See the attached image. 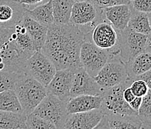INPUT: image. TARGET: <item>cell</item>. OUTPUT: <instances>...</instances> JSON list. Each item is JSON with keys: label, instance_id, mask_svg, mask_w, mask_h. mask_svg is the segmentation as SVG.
<instances>
[{"label": "cell", "instance_id": "277c9868", "mask_svg": "<svg viewBox=\"0 0 151 129\" xmlns=\"http://www.w3.org/2000/svg\"><path fill=\"white\" fill-rule=\"evenodd\" d=\"M106 20L103 9L96 6L91 0L76 2L71 11L70 24L79 28L85 35L102 21Z\"/></svg>", "mask_w": 151, "mask_h": 129}, {"label": "cell", "instance_id": "ac0fdd59", "mask_svg": "<svg viewBox=\"0 0 151 129\" xmlns=\"http://www.w3.org/2000/svg\"><path fill=\"white\" fill-rule=\"evenodd\" d=\"M103 102L102 96L81 95L72 97L67 102V110L69 114L89 111L94 109H100Z\"/></svg>", "mask_w": 151, "mask_h": 129}, {"label": "cell", "instance_id": "ab89813d", "mask_svg": "<svg viewBox=\"0 0 151 129\" xmlns=\"http://www.w3.org/2000/svg\"><path fill=\"white\" fill-rule=\"evenodd\" d=\"M17 1H20V0H17Z\"/></svg>", "mask_w": 151, "mask_h": 129}, {"label": "cell", "instance_id": "52a82bcc", "mask_svg": "<svg viewBox=\"0 0 151 129\" xmlns=\"http://www.w3.org/2000/svg\"><path fill=\"white\" fill-rule=\"evenodd\" d=\"M32 113L54 124L56 128L63 129L69 116L67 102L50 93H47Z\"/></svg>", "mask_w": 151, "mask_h": 129}, {"label": "cell", "instance_id": "9a60e30c", "mask_svg": "<svg viewBox=\"0 0 151 129\" xmlns=\"http://www.w3.org/2000/svg\"><path fill=\"white\" fill-rule=\"evenodd\" d=\"M104 116L101 109L70 113L64 129H93L98 125Z\"/></svg>", "mask_w": 151, "mask_h": 129}, {"label": "cell", "instance_id": "d590c367", "mask_svg": "<svg viewBox=\"0 0 151 129\" xmlns=\"http://www.w3.org/2000/svg\"><path fill=\"white\" fill-rule=\"evenodd\" d=\"M145 51L151 53V31L147 34V39L146 46H145Z\"/></svg>", "mask_w": 151, "mask_h": 129}, {"label": "cell", "instance_id": "836d02e7", "mask_svg": "<svg viewBox=\"0 0 151 129\" xmlns=\"http://www.w3.org/2000/svg\"><path fill=\"white\" fill-rule=\"evenodd\" d=\"M136 79H141L145 81L147 83V85H148L150 89H151V69L150 70H148L147 72H146L145 73L137 77L135 80Z\"/></svg>", "mask_w": 151, "mask_h": 129}, {"label": "cell", "instance_id": "d4e9b609", "mask_svg": "<svg viewBox=\"0 0 151 129\" xmlns=\"http://www.w3.org/2000/svg\"><path fill=\"white\" fill-rule=\"evenodd\" d=\"M0 110L23 113L14 90H6L0 92Z\"/></svg>", "mask_w": 151, "mask_h": 129}, {"label": "cell", "instance_id": "8d00e7d4", "mask_svg": "<svg viewBox=\"0 0 151 129\" xmlns=\"http://www.w3.org/2000/svg\"><path fill=\"white\" fill-rule=\"evenodd\" d=\"M147 15H148V17H149L150 22V25H151V12H150V13H148Z\"/></svg>", "mask_w": 151, "mask_h": 129}, {"label": "cell", "instance_id": "ffe728a7", "mask_svg": "<svg viewBox=\"0 0 151 129\" xmlns=\"http://www.w3.org/2000/svg\"><path fill=\"white\" fill-rule=\"evenodd\" d=\"M128 78L135 80L151 69V53L145 51L125 63Z\"/></svg>", "mask_w": 151, "mask_h": 129}, {"label": "cell", "instance_id": "4dcf8cb0", "mask_svg": "<svg viewBox=\"0 0 151 129\" xmlns=\"http://www.w3.org/2000/svg\"><path fill=\"white\" fill-rule=\"evenodd\" d=\"M130 4L136 11L147 14L151 12V0H133Z\"/></svg>", "mask_w": 151, "mask_h": 129}, {"label": "cell", "instance_id": "e575fe53", "mask_svg": "<svg viewBox=\"0 0 151 129\" xmlns=\"http://www.w3.org/2000/svg\"><path fill=\"white\" fill-rule=\"evenodd\" d=\"M142 97H141V96H135V99H134L132 102H129V105H130V107L138 113L140 106H141V105H142Z\"/></svg>", "mask_w": 151, "mask_h": 129}, {"label": "cell", "instance_id": "9c48e42d", "mask_svg": "<svg viewBox=\"0 0 151 129\" xmlns=\"http://www.w3.org/2000/svg\"><path fill=\"white\" fill-rule=\"evenodd\" d=\"M56 68L42 51H36L27 60L25 72L47 87L55 75Z\"/></svg>", "mask_w": 151, "mask_h": 129}, {"label": "cell", "instance_id": "f546056e", "mask_svg": "<svg viewBox=\"0 0 151 129\" xmlns=\"http://www.w3.org/2000/svg\"><path fill=\"white\" fill-rule=\"evenodd\" d=\"M91 1L94 5L102 9L108 8V7L129 4L130 2V1H129V0H91Z\"/></svg>", "mask_w": 151, "mask_h": 129}, {"label": "cell", "instance_id": "7c38bea8", "mask_svg": "<svg viewBox=\"0 0 151 129\" xmlns=\"http://www.w3.org/2000/svg\"><path fill=\"white\" fill-rule=\"evenodd\" d=\"M104 92L93 77L91 76L83 67L76 70L70 89V98L81 95L103 96Z\"/></svg>", "mask_w": 151, "mask_h": 129}, {"label": "cell", "instance_id": "5b68a950", "mask_svg": "<svg viewBox=\"0 0 151 129\" xmlns=\"http://www.w3.org/2000/svg\"><path fill=\"white\" fill-rule=\"evenodd\" d=\"M132 80L127 78L123 83L106 90L103 94L101 105L102 111L104 114L112 115H138L124 97V91L126 87L130 86Z\"/></svg>", "mask_w": 151, "mask_h": 129}, {"label": "cell", "instance_id": "e0dca14e", "mask_svg": "<svg viewBox=\"0 0 151 129\" xmlns=\"http://www.w3.org/2000/svg\"><path fill=\"white\" fill-rule=\"evenodd\" d=\"M132 7L129 4L115 5L103 8L105 19L110 22L117 31H124L128 27L129 22L132 15Z\"/></svg>", "mask_w": 151, "mask_h": 129}, {"label": "cell", "instance_id": "8fae6325", "mask_svg": "<svg viewBox=\"0 0 151 129\" xmlns=\"http://www.w3.org/2000/svg\"><path fill=\"white\" fill-rule=\"evenodd\" d=\"M128 78L125 64L119 57L111 58L93 79L105 91L123 83Z\"/></svg>", "mask_w": 151, "mask_h": 129}, {"label": "cell", "instance_id": "3957f363", "mask_svg": "<svg viewBox=\"0 0 151 129\" xmlns=\"http://www.w3.org/2000/svg\"><path fill=\"white\" fill-rule=\"evenodd\" d=\"M14 91L26 115L34 111L48 93L45 86L26 72L18 75Z\"/></svg>", "mask_w": 151, "mask_h": 129}, {"label": "cell", "instance_id": "7402d4cb", "mask_svg": "<svg viewBox=\"0 0 151 129\" xmlns=\"http://www.w3.org/2000/svg\"><path fill=\"white\" fill-rule=\"evenodd\" d=\"M26 120L24 113L0 110V129H26Z\"/></svg>", "mask_w": 151, "mask_h": 129}, {"label": "cell", "instance_id": "ba28073f", "mask_svg": "<svg viewBox=\"0 0 151 129\" xmlns=\"http://www.w3.org/2000/svg\"><path fill=\"white\" fill-rule=\"evenodd\" d=\"M80 63L92 77L97 75L105 64L112 58L109 52L99 48L92 42L85 40L80 50Z\"/></svg>", "mask_w": 151, "mask_h": 129}, {"label": "cell", "instance_id": "83f0119b", "mask_svg": "<svg viewBox=\"0 0 151 129\" xmlns=\"http://www.w3.org/2000/svg\"><path fill=\"white\" fill-rule=\"evenodd\" d=\"M19 74L0 71V92L6 90H14L15 83Z\"/></svg>", "mask_w": 151, "mask_h": 129}, {"label": "cell", "instance_id": "1f68e13d", "mask_svg": "<svg viewBox=\"0 0 151 129\" xmlns=\"http://www.w3.org/2000/svg\"><path fill=\"white\" fill-rule=\"evenodd\" d=\"M49 0H20L19 2L23 4L28 10L32 9L39 5L48 2Z\"/></svg>", "mask_w": 151, "mask_h": 129}, {"label": "cell", "instance_id": "f1b7e54d", "mask_svg": "<svg viewBox=\"0 0 151 129\" xmlns=\"http://www.w3.org/2000/svg\"><path fill=\"white\" fill-rule=\"evenodd\" d=\"M130 88L135 96L141 97L145 96L150 89L146 82L141 79L133 80L130 85Z\"/></svg>", "mask_w": 151, "mask_h": 129}, {"label": "cell", "instance_id": "cb8c5ba5", "mask_svg": "<svg viewBox=\"0 0 151 129\" xmlns=\"http://www.w3.org/2000/svg\"><path fill=\"white\" fill-rule=\"evenodd\" d=\"M128 28L134 32L148 34L151 31V25L147 14L136 11L132 8Z\"/></svg>", "mask_w": 151, "mask_h": 129}, {"label": "cell", "instance_id": "f35d334b", "mask_svg": "<svg viewBox=\"0 0 151 129\" xmlns=\"http://www.w3.org/2000/svg\"><path fill=\"white\" fill-rule=\"evenodd\" d=\"M129 1H130V2H131V1H133V0H129Z\"/></svg>", "mask_w": 151, "mask_h": 129}, {"label": "cell", "instance_id": "484cf974", "mask_svg": "<svg viewBox=\"0 0 151 129\" xmlns=\"http://www.w3.org/2000/svg\"><path fill=\"white\" fill-rule=\"evenodd\" d=\"M138 116L142 122V128H151V89L142 97Z\"/></svg>", "mask_w": 151, "mask_h": 129}, {"label": "cell", "instance_id": "603a6c76", "mask_svg": "<svg viewBox=\"0 0 151 129\" xmlns=\"http://www.w3.org/2000/svg\"><path fill=\"white\" fill-rule=\"evenodd\" d=\"M74 0H52L54 23L57 25L68 24Z\"/></svg>", "mask_w": 151, "mask_h": 129}, {"label": "cell", "instance_id": "d6a6232c", "mask_svg": "<svg viewBox=\"0 0 151 129\" xmlns=\"http://www.w3.org/2000/svg\"><path fill=\"white\" fill-rule=\"evenodd\" d=\"M124 97L125 99V100L127 101L128 103H129L130 102H132L134 99L135 98V94L133 93V92L131 90L130 86L127 87L125 88L124 91Z\"/></svg>", "mask_w": 151, "mask_h": 129}, {"label": "cell", "instance_id": "74e56055", "mask_svg": "<svg viewBox=\"0 0 151 129\" xmlns=\"http://www.w3.org/2000/svg\"><path fill=\"white\" fill-rule=\"evenodd\" d=\"M82 1H87V0H74V2H82Z\"/></svg>", "mask_w": 151, "mask_h": 129}, {"label": "cell", "instance_id": "44dd1931", "mask_svg": "<svg viewBox=\"0 0 151 129\" xmlns=\"http://www.w3.org/2000/svg\"><path fill=\"white\" fill-rule=\"evenodd\" d=\"M26 14L35 20L49 27L54 23L52 9V0L39 5L30 10H26Z\"/></svg>", "mask_w": 151, "mask_h": 129}, {"label": "cell", "instance_id": "6da1fadb", "mask_svg": "<svg viewBox=\"0 0 151 129\" xmlns=\"http://www.w3.org/2000/svg\"><path fill=\"white\" fill-rule=\"evenodd\" d=\"M85 34L76 26L53 23L48 27L47 40L41 51L56 70H76L82 67L80 50Z\"/></svg>", "mask_w": 151, "mask_h": 129}, {"label": "cell", "instance_id": "4316f807", "mask_svg": "<svg viewBox=\"0 0 151 129\" xmlns=\"http://www.w3.org/2000/svg\"><path fill=\"white\" fill-rule=\"evenodd\" d=\"M27 128L29 129H55L56 127L54 124L47 121L45 119L32 113L27 115L26 120Z\"/></svg>", "mask_w": 151, "mask_h": 129}, {"label": "cell", "instance_id": "5bb4252c", "mask_svg": "<svg viewBox=\"0 0 151 129\" xmlns=\"http://www.w3.org/2000/svg\"><path fill=\"white\" fill-rule=\"evenodd\" d=\"M26 10L17 0H0V27L12 28L19 24Z\"/></svg>", "mask_w": 151, "mask_h": 129}, {"label": "cell", "instance_id": "4fadbf2b", "mask_svg": "<svg viewBox=\"0 0 151 129\" xmlns=\"http://www.w3.org/2000/svg\"><path fill=\"white\" fill-rule=\"evenodd\" d=\"M75 71L70 69L57 70L52 79L46 87L47 92L68 102L70 99V89Z\"/></svg>", "mask_w": 151, "mask_h": 129}, {"label": "cell", "instance_id": "2e32d148", "mask_svg": "<svg viewBox=\"0 0 151 129\" xmlns=\"http://www.w3.org/2000/svg\"><path fill=\"white\" fill-rule=\"evenodd\" d=\"M142 128V122L138 115L104 114L97 129H139Z\"/></svg>", "mask_w": 151, "mask_h": 129}, {"label": "cell", "instance_id": "8992f818", "mask_svg": "<svg viewBox=\"0 0 151 129\" xmlns=\"http://www.w3.org/2000/svg\"><path fill=\"white\" fill-rule=\"evenodd\" d=\"M85 40L92 42L102 49L109 52L112 58H120L118 31L107 20L99 22L90 33L85 35Z\"/></svg>", "mask_w": 151, "mask_h": 129}, {"label": "cell", "instance_id": "30bf717a", "mask_svg": "<svg viewBox=\"0 0 151 129\" xmlns=\"http://www.w3.org/2000/svg\"><path fill=\"white\" fill-rule=\"evenodd\" d=\"M120 58L125 64L140 53L145 51L147 34L134 32L127 27L118 32Z\"/></svg>", "mask_w": 151, "mask_h": 129}, {"label": "cell", "instance_id": "7a4b0ae2", "mask_svg": "<svg viewBox=\"0 0 151 129\" xmlns=\"http://www.w3.org/2000/svg\"><path fill=\"white\" fill-rule=\"evenodd\" d=\"M32 54L18 44L14 27H0V71L25 72L26 61Z\"/></svg>", "mask_w": 151, "mask_h": 129}, {"label": "cell", "instance_id": "d6986e66", "mask_svg": "<svg viewBox=\"0 0 151 129\" xmlns=\"http://www.w3.org/2000/svg\"><path fill=\"white\" fill-rule=\"evenodd\" d=\"M21 22L30 36L35 51H41L47 40L48 27L35 20L26 14Z\"/></svg>", "mask_w": 151, "mask_h": 129}]
</instances>
